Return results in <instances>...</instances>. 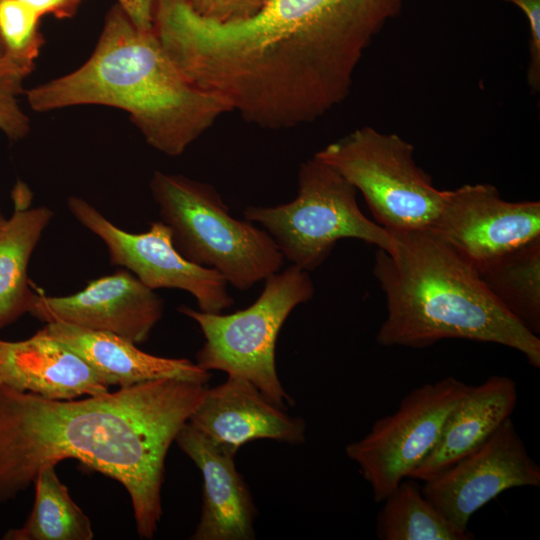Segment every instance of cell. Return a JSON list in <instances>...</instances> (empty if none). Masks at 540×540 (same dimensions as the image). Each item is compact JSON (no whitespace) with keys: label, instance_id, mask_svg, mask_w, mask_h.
<instances>
[{"label":"cell","instance_id":"cell-1","mask_svg":"<svg viewBox=\"0 0 540 540\" xmlns=\"http://www.w3.org/2000/svg\"><path fill=\"white\" fill-rule=\"evenodd\" d=\"M392 17L378 0H269L218 23L189 0H155L153 30L182 74L265 129L312 123L349 95L366 50Z\"/></svg>","mask_w":540,"mask_h":540},{"label":"cell","instance_id":"cell-2","mask_svg":"<svg viewBox=\"0 0 540 540\" xmlns=\"http://www.w3.org/2000/svg\"><path fill=\"white\" fill-rule=\"evenodd\" d=\"M206 390L159 379L56 400L0 385V504L25 491L43 467L75 459L127 490L139 537L152 539L163 513L167 452Z\"/></svg>","mask_w":540,"mask_h":540},{"label":"cell","instance_id":"cell-3","mask_svg":"<svg viewBox=\"0 0 540 540\" xmlns=\"http://www.w3.org/2000/svg\"><path fill=\"white\" fill-rule=\"evenodd\" d=\"M26 97L37 112L78 105L122 109L152 148L171 157L231 112L223 98L182 74L153 29H139L117 4L109 9L87 61L29 89Z\"/></svg>","mask_w":540,"mask_h":540},{"label":"cell","instance_id":"cell-4","mask_svg":"<svg viewBox=\"0 0 540 540\" xmlns=\"http://www.w3.org/2000/svg\"><path fill=\"white\" fill-rule=\"evenodd\" d=\"M388 231L391 249H379L373 267L387 302L380 345L465 339L515 349L540 367L539 337L496 300L473 266L427 229Z\"/></svg>","mask_w":540,"mask_h":540},{"label":"cell","instance_id":"cell-5","mask_svg":"<svg viewBox=\"0 0 540 540\" xmlns=\"http://www.w3.org/2000/svg\"><path fill=\"white\" fill-rule=\"evenodd\" d=\"M150 190L175 247L189 261L216 270L241 291L280 271L284 257L270 234L234 218L211 184L157 170Z\"/></svg>","mask_w":540,"mask_h":540},{"label":"cell","instance_id":"cell-6","mask_svg":"<svg viewBox=\"0 0 540 540\" xmlns=\"http://www.w3.org/2000/svg\"><path fill=\"white\" fill-rule=\"evenodd\" d=\"M313 295L309 273L291 264L268 276L259 297L245 309L222 314L182 305L178 311L194 320L203 333L205 341L196 353L201 368L243 377L285 409L293 401L277 374L276 342L291 312Z\"/></svg>","mask_w":540,"mask_h":540},{"label":"cell","instance_id":"cell-7","mask_svg":"<svg viewBox=\"0 0 540 540\" xmlns=\"http://www.w3.org/2000/svg\"><path fill=\"white\" fill-rule=\"evenodd\" d=\"M356 195L354 186L314 155L299 167L295 199L275 206H248L243 215L263 226L284 259L309 272L327 259L341 239L391 249L390 232L362 213Z\"/></svg>","mask_w":540,"mask_h":540},{"label":"cell","instance_id":"cell-8","mask_svg":"<svg viewBox=\"0 0 540 540\" xmlns=\"http://www.w3.org/2000/svg\"><path fill=\"white\" fill-rule=\"evenodd\" d=\"M361 192L387 230L427 229L450 190L436 188L414 160V146L396 133L359 127L314 154Z\"/></svg>","mask_w":540,"mask_h":540},{"label":"cell","instance_id":"cell-9","mask_svg":"<svg viewBox=\"0 0 540 540\" xmlns=\"http://www.w3.org/2000/svg\"><path fill=\"white\" fill-rule=\"evenodd\" d=\"M469 385L452 376L413 389L395 412L375 421L370 431L346 447L381 503L408 478L436 445L443 424Z\"/></svg>","mask_w":540,"mask_h":540},{"label":"cell","instance_id":"cell-10","mask_svg":"<svg viewBox=\"0 0 540 540\" xmlns=\"http://www.w3.org/2000/svg\"><path fill=\"white\" fill-rule=\"evenodd\" d=\"M67 207L83 227L101 239L110 263L128 270L148 288L186 291L195 298L198 310L207 313H222L234 305L224 277L186 259L163 221H153L144 232L130 233L83 198L69 197Z\"/></svg>","mask_w":540,"mask_h":540},{"label":"cell","instance_id":"cell-11","mask_svg":"<svg viewBox=\"0 0 540 540\" xmlns=\"http://www.w3.org/2000/svg\"><path fill=\"white\" fill-rule=\"evenodd\" d=\"M427 230L480 271L540 237V203L509 202L491 184H465L450 190Z\"/></svg>","mask_w":540,"mask_h":540},{"label":"cell","instance_id":"cell-12","mask_svg":"<svg viewBox=\"0 0 540 540\" xmlns=\"http://www.w3.org/2000/svg\"><path fill=\"white\" fill-rule=\"evenodd\" d=\"M539 485L540 467L510 417L480 446L425 481L421 491L454 525L467 529L472 515L502 492Z\"/></svg>","mask_w":540,"mask_h":540},{"label":"cell","instance_id":"cell-13","mask_svg":"<svg viewBox=\"0 0 540 540\" xmlns=\"http://www.w3.org/2000/svg\"><path fill=\"white\" fill-rule=\"evenodd\" d=\"M163 310L162 298L122 268L67 296L34 292L28 313L45 323L109 332L137 345L148 339Z\"/></svg>","mask_w":540,"mask_h":540},{"label":"cell","instance_id":"cell-14","mask_svg":"<svg viewBox=\"0 0 540 540\" xmlns=\"http://www.w3.org/2000/svg\"><path fill=\"white\" fill-rule=\"evenodd\" d=\"M188 422L235 454L245 443L259 439L289 444L305 441L303 419L290 416L251 382L236 375L207 388Z\"/></svg>","mask_w":540,"mask_h":540},{"label":"cell","instance_id":"cell-15","mask_svg":"<svg viewBox=\"0 0 540 540\" xmlns=\"http://www.w3.org/2000/svg\"><path fill=\"white\" fill-rule=\"evenodd\" d=\"M175 442L203 477V503L193 540H251L255 538V505L237 471L235 453L219 446L187 422Z\"/></svg>","mask_w":540,"mask_h":540},{"label":"cell","instance_id":"cell-16","mask_svg":"<svg viewBox=\"0 0 540 540\" xmlns=\"http://www.w3.org/2000/svg\"><path fill=\"white\" fill-rule=\"evenodd\" d=\"M0 385L56 400L109 391L77 353L42 329L24 340L0 339Z\"/></svg>","mask_w":540,"mask_h":540},{"label":"cell","instance_id":"cell-17","mask_svg":"<svg viewBox=\"0 0 540 540\" xmlns=\"http://www.w3.org/2000/svg\"><path fill=\"white\" fill-rule=\"evenodd\" d=\"M42 330L77 353L109 387L125 388L159 379L206 385L211 378L210 371L186 358L146 353L136 344L109 332L66 323H46Z\"/></svg>","mask_w":540,"mask_h":540},{"label":"cell","instance_id":"cell-18","mask_svg":"<svg viewBox=\"0 0 540 540\" xmlns=\"http://www.w3.org/2000/svg\"><path fill=\"white\" fill-rule=\"evenodd\" d=\"M517 387L507 376L493 375L469 386L448 414L438 441L409 478L428 481L485 442L511 417Z\"/></svg>","mask_w":540,"mask_h":540},{"label":"cell","instance_id":"cell-19","mask_svg":"<svg viewBox=\"0 0 540 540\" xmlns=\"http://www.w3.org/2000/svg\"><path fill=\"white\" fill-rule=\"evenodd\" d=\"M14 211L0 225V329L27 313L33 297L28 265L53 211L30 207V197L18 191Z\"/></svg>","mask_w":540,"mask_h":540},{"label":"cell","instance_id":"cell-20","mask_svg":"<svg viewBox=\"0 0 540 540\" xmlns=\"http://www.w3.org/2000/svg\"><path fill=\"white\" fill-rule=\"evenodd\" d=\"M478 273L496 300L539 336L540 237L506 253Z\"/></svg>","mask_w":540,"mask_h":540},{"label":"cell","instance_id":"cell-21","mask_svg":"<svg viewBox=\"0 0 540 540\" xmlns=\"http://www.w3.org/2000/svg\"><path fill=\"white\" fill-rule=\"evenodd\" d=\"M35 498L25 523L8 529L4 540H92L89 517L73 501L55 470L43 467L34 482Z\"/></svg>","mask_w":540,"mask_h":540},{"label":"cell","instance_id":"cell-22","mask_svg":"<svg viewBox=\"0 0 540 540\" xmlns=\"http://www.w3.org/2000/svg\"><path fill=\"white\" fill-rule=\"evenodd\" d=\"M377 518L381 540H472L474 535L448 520L422 494L413 478L403 479L383 501Z\"/></svg>","mask_w":540,"mask_h":540},{"label":"cell","instance_id":"cell-23","mask_svg":"<svg viewBox=\"0 0 540 540\" xmlns=\"http://www.w3.org/2000/svg\"><path fill=\"white\" fill-rule=\"evenodd\" d=\"M40 16L21 0H0V40L4 53L35 64L44 38Z\"/></svg>","mask_w":540,"mask_h":540},{"label":"cell","instance_id":"cell-24","mask_svg":"<svg viewBox=\"0 0 540 540\" xmlns=\"http://www.w3.org/2000/svg\"><path fill=\"white\" fill-rule=\"evenodd\" d=\"M34 67L6 53L0 55V130L13 141L23 139L30 131L29 118L19 106L18 97Z\"/></svg>","mask_w":540,"mask_h":540},{"label":"cell","instance_id":"cell-25","mask_svg":"<svg viewBox=\"0 0 540 540\" xmlns=\"http://www.w3.org/2000/svg\"><path fill=\"white\" fill-rule=\"evenodd\" d=\"M269 0H189L200 16L218 23L246 20L257 14Z\"/></svg>","mask_w":540,"mask_h":540},{"label":"cell","instance_id":"cell-26","mask_svg":"<svg viewBox=\"0 0 540 540\" xmlns=\"http://www.w3.org/2000/svg\"><path fill=\"white\" fill-rule=\"evenodd\" d=\"M524 14L529 27L527 83L532 92L540 90V0H506Z\"/></svg>","mask_w":540,"mask_h":540},{"label":"cell","instance_id":"cell-27","mask_svg":"<svg viewBox=\"0 0 540 540\" xmlns=\"http://www.w3.org/2000/svg\"><path fill=\"white\" fill-rule=\"evenodd\" d=\"M38 16L53 15L58 19L71 18L84 0H21Z\"/></svg>","mask_w":540,"mask_h":540},{"label":"cell","instance_id":"cell-28","mask_svg":"<svg viewBox=\"0 0 540 540\" xmlns=\"http://www.w3.org/2000/svg\"><path fill=\"white\" fill-rule=\"evenodd\" d=\"M116 4L141 30L153 29V10L155 0H116Z\"/></svg>","mask_w":540,"mask_h":540},{"label":"cell","instance_id":"cell-29","mask_svg":"<svg viewBox=\"0 0 540 540\" xmlns=\"http://www.w3.org/2000/svg\"><path fill=\"white\" fill-rule=\"evenodd\" d=\"M5 217L3 216L1 210H0V225L5 221Z\"/></svg>","mask_w":540,"mask_h":540},{"label":"cell","instance_id":"cell-30","mask_svg":"<svg viewBox=\"0 0 540 540\" xmlns=\"http://www.w3.org/2000/svg\"><path fill=\"white\" fill-rule=\"evenodd\" d=\"M3 53H4V50H3L2 42L0 40V55H2Z\"/></svg>","mask_w":540,"mask_h":540},{"label":"cell","instance_id":"cell-31","mask_svg":"<svg viewBox=\"0 0 540 540\" xmlns=\"http://www.w3.org/2000/svg\"><path fill=\"white\" fill-rule=\"evenodd\" d=\"M390 2H391V1H390ZM391 3H392V2H391ZM392 4H394V3H392ZM394 5H395V4H394ZM395 6H397V5H395ZM397 7H398V6H397ZM398 8H400V7H398ZM400 9H402V8H400Z\"/></svg>","mask_w":540,"mask_h":540}]
</instances>
